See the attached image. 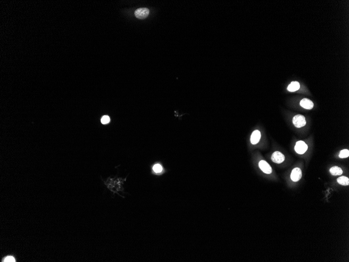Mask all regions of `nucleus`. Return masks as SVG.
<instances>
[{"mask_svg": "<svg viewBox=\"0 0 349 262\" xmlns=\"http://www.w3.org/2000/svg\"><path fill=\"white\" fill-rule=\"evenodd\" d=\"M349 150L344 149V150H342V151H340V154H339V157L340 158H346L349 157Z\"/></svg>", "mask_w": 349, "mask_h": 262, "instance_id": "obj_12", "label": "nucleus"}, {"mask_svg": "<svg viewBox=\"0 0 349 262\" xmlns=\"http://www.w3.org/2000/svg\"><path fill=\"white\" fill-rule=\"evenodd\" d=\"M153 170L155 173H161L163 170V168L160 164H156L153 167Z\"/></svg>", "mask_w": 349, "mask_h": 262, "instance_id": "obj_13", "label": "nucleus"}, {"mask_svg": "<svg viewBox=\"0 0 349 262\" xmlns=\"http://www.w3.org/2000/svg\"><path fill=\"white\" fill-rule=\"evenodd\" d=\"M259 166L260 168L265 173L269 174H271L272 173V168L266 161H260L259 163Z\"/></svg>", "mask_w": 349, "mask_h": 262, "instance_id": "obj_6", "label": "nucleus"}, {"mask_svg": "<svg viewBox=\"0 0 349 262\" xmlns=\"http://www.w3.org/2000/svg\"><path fill=\"white\" fill-rule=\"evenodd\" d=\"M2 262H16V260H15V258H14L13 257L8 256V257H6L5 258H4Z\"/></svg>", "mask_w": 349, "mask_h": 262, "instance_id": "obj_15", "label": "nucleus"}, {"mask_svg": "<svg viewBox=\"0 0 349 262\" xmlns=\"http://www.w3.org/2000/svg\"><path fill=\"white\" fill-rule=\"evenodd\" d=\"M110 121V118L109 116H104L103 117H102L101 119V122L102 124H106L108 123H109Z\"/></svg>", "mask_w": 349, "mask_h": 262, "instance_id": "obj_14", "label": "nucleus"}, {"mask_svg": "<svg viewBox=\"0 0 349 262\" xmlns=\"http://www.w3.org/2000/svg\"><path fill=\"white\" fill-rule=\"evenodd\" d=\"M150 13V11L147 8H140L137 10H135V16L139 19H146Z\"/></svg>", "mask_w": 349, "mask_h": 262, "instance_id": "obj_2", "label": "nucleus"}, {"mask_svg": "<svg viewBox=\"0 0 349 262\" xmlns=\"http://www.w3.org/2000/svg\"><path fill=\"white\" fill-rule=\"evenodd\" d=\"M300 88V84L298 82L294 81L287 87V90L290 92H295L299 90Z\"/></svg>", "mask_w": 349, "mask_h": 262, "instance_id": "obj_9", "label": "nucleus"}, {"mask_svg": "<svg viewBox=\"0 0 349 262\" xmlns=\"http://www.w3.org/2000/svg\"><path fill=\"white\" fill-rule=\"evenodd\" d=\"M261 138V134L260 132L259 131V130H256L252 132V136H251V138H250V141L252 145H256L257 143L259 142Z\"/></svg>", "mask_w": 349, "mask_h": 262, "instance_id": "obj_7", "label": "nucleus"}, {"mask_svg": "<svg viewBox=\"0 0 349 262\" xmlns=\"http://www.w3.org/2000/svg\"><path fill=\"white\" fill-rule=\"evenodd\" d=\"M293 123L295 126L297 128H301L305 126L306 124V119L304 116L297 115L293 117Z\"/></svg>", "mask_w": 349, "mask_h": 262, "instance_id": "obj_1", "label": "nucleus"}, {"mask_svg": "<svg viewBox=\"0 0 349 262\" xmlns=\"http://www.w3.org/2000/svg\"><path fill=\"white\" fill-rule=\"evenodd\" d=\"M337 182L339 184H340V185H344V186H347L349 184V179H348V177H345L344 176L339 177L337 179Z\"/></svg>", "mask_w": 349, "mask_h": 262, "instance_id": "obj_11", "label": "nucleus"}, {"mask_svg": "<svg viewBox=\"0 0 349 262\" xmlns=\"http://www.w3.org/2000/svg\"><path fill=\"white\" fill-rule=\"evenodd\" d=\"M300 105L306 110H311L313 108V103L308 98H303L300 102Z\"/></svg>", "mask_w": 349, "mask_h": 262, "instance_id": "obj_8", "label": "nucleus"}, {"mask_svg": "<svg viewBox=\"0 0 349 262\" xmlns=\"http://www.w3.org/2000/svg\"><path fill=\"white\" fill-rule=\"evenodd\" d=\"M308 149V146L306 143L303 141H299L296 143L295 147V150L297 153L303 155L305 152Z\"/></svg>", "mask_w": 349, "mask_h": 262, "instance_id": "obj_3", "label": "nucleus"}, {"mask_svg": "<svg viewBox=\"0 0 349 262\" xmlns=\"http://www.w3.org/2000/svg\"><path fill=\"white\" fill-rule=\"evenodd\" d=\"M330 172L332 175H341L343 174V171L341 168L337 166H333L330 169Z\"/></svg>", "mask_w": 349, "mask_h": 262, "instance_id": "obj_10", "label": "nucleus"}, {"mask_svg": "<svg viewBox=\"0 0 349 262\" xmlns=\"http://www.w3.org/2000/svg\"><path fill=\"white\" fill-rule=\"evenodd\" d=\"M302 177V172L300 168H294L291 174V179L293 182H298Z\"/></svg>", "mask_w": 349, "mask_h": 262, "instance_id": "obj_4", "label": "nucleus"}, {"mask_svg": "<svg viewBox=\"0 0 349 262\" xmlns=\"http://www.w3.org/2000/svg\"><path fill=\"white\" fill-rule=\"evenodd\" d=\"M271 160L273 162L276 163L280 164L284 161L285 157L282 153L280 152L279 151H276L272 154Z\"/></svg>", "mask_w": 349, "mask_h": 262, "instance_id": "obj_5", "label": "nucleus"}]
</instances>
